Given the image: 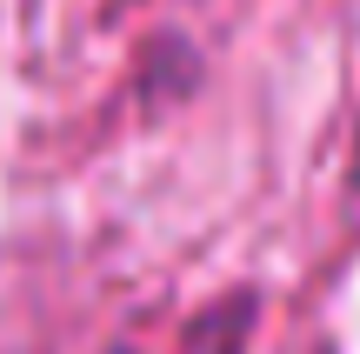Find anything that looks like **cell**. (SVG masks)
Instances as JSON below:
<instances>
[{
    "label": "cell",
    "mask_w": 360,
    "mask_h": 354,
    "mask_svg": "<svg viewBox=\"0 0 360 354\" xmlns=\"http://www.w3.org/2000/svg\"><path fill=\"white\" fill-rule=\"evenodd\" d=\"M354 187H360V147H354Z\"/></svg>",
    "instance_id": "cell-1"
}]
</instances>
